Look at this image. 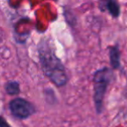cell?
<instances>
[{"label": "cell", "instance_id": "cell-1", "mask_svg": "<svg viewBox=\"0 0 127 127\" xmlns=\"http://www.w3.org/2000/svg\"><path fill=\"white\" fill-rule=\"evenodd\" d=\"M37 54L42 73L56 87H63L69 81L67 70L57 57L50 38L44 37L37 44Z\"/></svg>", "mask_w": 127, "mask_h": 127}, {"label": "cell", "instance_id": "cell-2", "mask_svg": "<svg viewBox=\"0 0 127 127\" xmlns=\"http://www.w3.org/2000/svg\"><path fill=\"white\" fill-rule=\"evenodd\" d=\"M114 78L113 71L108 66H103L96 70L93 74V85H94V108L97 115H100L104 111V100L107 89Z\"/></svg>", "mask_w": 127, "mask_h": 127}, {"label": "cell", "instance_id": "cell-3", "mask_svg": "<svg viewBox=\"0 0 127 127\" xmlns=\"http://www.w3.org/2000/svg\"><path fill=\"white\" fill-rule=\"evenodd\" d=\"M9 110L14 118L24 120L36 112L35 105L29 100L23 98H16L9 102Z\"/></svg>", "mask_w": 127, "mask_h": 127}, {"label": "cell", "instance_id": "cell-4", "mask_svg": "<svg viewBox=\"0 0 127 127\" xmlns=\"http://www.w3.org/2000/svg\"><path fill=\"white\" fill-rule=\"evenodd\" d=\"M99 9L101 12H108L112 18H118L120 17L121 8L119 2L115 0H106L99 2Z\"/></svg>", "mask_w": 127, "mask_h": 127}, {"label": "cell", "instance_id": "cell-5", "mask_svg": "<svg viewBox=\"0 0 127 127\" xmlns=\"http://www.w3.org/2000/svg\"><path fill=\"white\" fill-rule=\"evenodd\" d=\"M108 56L110 61L111 69L114 70L121 69V51L119 44H115L108 47Z\"/></svg>", "mask_w": 127, "mask_h": 127}, {"label": "cell", "instance_id": "cell-6", "mask_svg": "<svg viewBox=\"0 0 127 127\" xmlns=\"http://www.w3.org/2000/svg\"><path fill=\"white\" fill-rule=\"evenodd\" d=\"M4 91L10 96H17L20 94V84L16 80H10L4 84Z\"/></svg>", "mask_w": 127, "mask_h": 127}, {"label": "cell", "instance_id": "cell-7", "mask_svg": "<svg viewBox=\"0 0 127 127\" xmlns=\"http://www.w3.org/2000/svg\"><path fill=\"white\" fill-rule=\"evenodd\" d=\"M63 16L65 17L66 22L67 23L69 26L71 27H75L77 24V17L74 15V13H73L70 10H67V9L64 8L63 10Z\"/></svg>", "mask_w": 127, "mask_h": 127}, {"label": "cell", "instance_id": "cell-8", "mask_svg": "<svg viewBox=\"0 0 127 127\" xmlns=\"http://www.w3.org/2000/svg\"><path fill=\"white\" fill-rule=\"evenodd\" d=\"M0 127H12V126L5 120V119L3 116H0Z\"/></svg>", "mask_w": 127, "mask_h": 127}, {"label": "cell", "instance_id": "cell-9", "mask_svg": "<svg viewBox=\"0 0 127 127\" xmlns=\"http://www.w3.org/2000/svg\"><path fill=\"white\" fill-rule=\"evenodd\" d=\"M124 96L126 97V98H127V81H126V85L124 89Z\"/></svg>", "mask_w": 127, "mask_h": 127}]
</instances>
